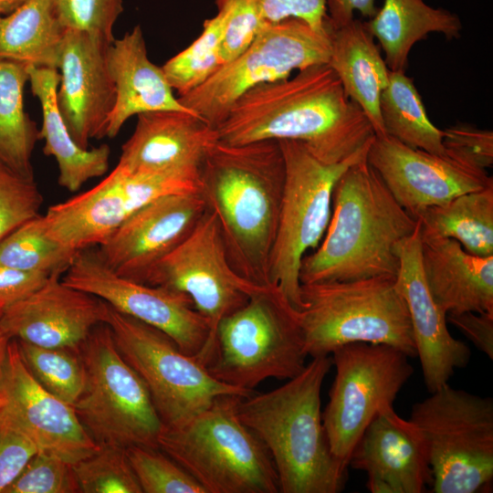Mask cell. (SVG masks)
Listing matches in <instances>:
<instances>
[{"instance_id": "cell-25", "label": "cell", "mask_w": 493, "mask_h": 493, "mask_svg": "<svg viewBox=\"0 0 493 493\" xmlns=\"http://www.w3.org/2000/svg\"><path fill=\"white\" fill-rule=\"evenodd\" d=\"M116 98L105 137L114 138L132 116L159 110L193 112L174 96L162 67L148 58L141 26L114 39L106 51Z\"/></svg>"}, {"instance_id": "cell-22", "label": "cell", "mask_w": 493, "mask_h": 493, "mask_svg": "<svg viewBox=\"0 0 493 493\" xmlns=\"http://www.w3.org/2000/svg\"><path fill=\"white\" fill-rule=\"evenodd\" d=\"M400 260L395 285L404 298L411 319L416 357L429 393L445 384L455 371L470 360L469 347L448 330L446 314L434 300L421 264L420 224L394 248Z\"/></svg>"}, {"instance_id": "cell-7", "label": "cell", "mask_w": 493, "mask_h": 493, "mask_svg": "<svg viewBox=\"0 0 493 493\" xmlns=\"http://www.w3.org/2000/svg\"><path fill=\"white\" fill-rule=\"evenodd\" d=\"M307 356L299 310L275 288L265 287L219 321L204 366L217 381L255 392L267 378L297 376Z\"/></svg>"}, {"instance_id": "cell-32", "label": "cell", "mask_w": 493, "mask_h": 493, "mask_svg": "<svg viewBox=\"0 0 493 493\" xmlns=\"http://www.w3.org/2000/svg\"><path fill=\"white\" fill-rule=\"evenodd\" d=\"M28 66L0 59V162L19 175L35 180L32 155L39 129L24 109Z\"/></svg>"}, {"instance_id": "cell-38", "label": "cell", "mask_w": 493, "mask_h": 493, "mask_svg": "<svg viewBox=\"0 0 493 493\" xmlns=\"http://www.w3.org/2000/svg\"><path fill=\"white\" fill-rule=\"evenodd\" d=\"M126 452L142 493H206L193 476L160 448L131 446Z\"/></svg>"}, {"instance_id": "cell-13", "label": "cell", "mask_w": 493, "mask_h": 493, "mask_svg": "<svg viewBox=\"0 0 493 493\" xmlns=\"http://www.w3.org/2000/svg\"><path fill=\"white\" fill-rule=\"evenodd\" d=\"M330 355L336 374L322 422L332 454L348 467L363 431L383 409L393 405L414 368L406 353L386 344L352 342Z\"/></svg>"}, {"instance_id": "cell-15", "label": "cell", "mask_w": 493, "mask_h": 493, "mask_svg": "<svg viewBox=\"0 0 493 493\" xmlns=\"http://www.w3.org/2000/svg\"><path fill=\"white\" fill-rule=\"evenodd\" d=\"M200 192V180L159 173H131L120 165L99 184L42 215L47 233L73 250L102 243L131 215L152 200Z\"/></svg>"}, {"instance_id": "cell-40", "label": "cell", "mask_w": 493, "mask_h": 493, "mask_svg": "<svg viewBox=\"0 0 493 493\" xmlns=\"http://www.w3.org/2000/svg\"><path fill=\"white\" fill-rule=\"evenodd\" d=\"M43 196L35 180L0 162V241L23 223L39 215Z\"/></svg>"}, {"instance_id": "cell-50", "label": "cell", "mask_w": 493, "mask_h": 493, "mask_svg": "<svg viewBox=\"0 0 493 493\" xmlns=\"http://www.w3.org/2000/svg\"><path fill=\"white\" fill-rule=\"evenodd\" d=\"M28 0H0V16L7 15Z\"/></svg>"}, {"instance_id": "cell-27", "label": "cell", "mask_w": 493, "mask_h": 493, "mask_svg": "<svg viewBox=\"0 0 493 493\" xmlns=\"http://www.w3.org/2000/svg\"><path fill=\"white\" fill-rule=\"evenodd\" d=\"M28 74L32 94L42 110L39 138L45 142L43 152L57 161L58 184L69 192H77L89 180L107 173L110 149L107 144L84 149L74 141L58 107V69L28 66Z\"/></svg>"}, {"instance_id": "cell-42", "label": "cell", "mask_w": 493, "mask_h": 493, "mask_svg": "<svg viewBox=\"0 0 493 493\" xmlns=\"http://www.w3.org/2000/svg\"><path fill=\"white\" fill-rule=\"evenodd\" d=\"M215 3L226 10L220 48L225 65L251 45L267 21L257 0H215Z\"/></svg>"}, {"instance_id": "cell-33", "label": "cell", "mask_w": 493, "mask_h": 493, "mask_svg": "<svg viewBox=\"0 0 493 493\" xmlns=\"http://www.w3.org/2000/svg\"><path fill=\"white\" fill-rule=\"evenodd\" d=\"M385 134L402 143L431 153L446 155L444 131L429 120L413 79L403 71H391L380 97Z\"/></svg>"}, {"instance_id": "cell-35", "label": "cell", "mask_w": 493, "mask_h": 493, "mask_svg": "<svg viewBox=\"0 0 493 493\" xmlns=\"http://www.w3.org/2000/svg\"><path fill=\"white\" fill-rule=\"evenodd\" d=\"M216 5L217 14L204 22L200 36L162 67L178 97L197 89L224 65L220 48L226 10L222 5Z\"/></svg>"}, {"instance_id": "cell-36", "label": "cell", "mask_w": 493, "mask_h": 493, "mask_svg": "<svg viewBox=\"0 0 493 493\" xmlns=\"http://www.w3.org/2000/svg\"><path fill=\"white\" fill-rule=\"evenodd\" d=\"M16 341L20 357L33 378L47 392L74 405L85 384L79 351Z\"/></svg>"}, {"instance_id": "cell-26", "label": "cell", "mask_w": 493, "mask_h": 493, "mask_svg": "<svg viewBox=\"0 0 493 493\" xmlns=\"http://www.w3.org/2000/svg\"><path fill=\"white\" fill-rule=\"evenodd\" d=\"M420 241L427 287L446 314L493 311V256L470 254L455 239L421 229Z\"/></svg>"}, {"instance_id": "cell-24", "label": "cell", "mask_w": 493, "mask_h": 493, "mask_svg": "<svg viewBox=\"0 0 493 493\" xmlns=\"http://www.w3.org/2000/svg\"><path fill=\"white\" fill-rule=\"evenodd\" d=\"M348 467L367 474L372 493H423L433 483L419 429L393 406L383 409L365 428Z\"/></svg>"}, {"instance_id": "cell-19", "label": "cell", "mask_w": 493, "mask_h": 493, "mask_svg": "<svg viewBox=\"0 0 493 493\" xmlns=\"http://www.w3.org/2000/svg\"><path fill=\"white\" fill-rule=\"evenodd\" d=\"M0 390L5 398L3 410L38 451L74 464L97 449L73 405L47 392L29 373L14 339L9 343Z\"/></svg>"}, {"instance_id": "cell-11", "label": "cell", "mask_w": 493, "mask_h": 493, "mask_svg": "<svg viewBox=\"0 0 493 493\" xmlns=\"http://www.w3.org/2000/svg\"><path fill=\"white\" fill-rule=\"evenodd\" d=\"M105 323L123 359L146 384L164 427L182 425L219 395L255 393L217 381L167 334L110 305Z\"/></svg>"}, {"instance_id": "cell-20", "label": "cell", "mask_w": 493, "mask_h": 493, "mask_svg": "<svg viewBox=\"0 0 493 493\" xmlns=\"http://www.w3.org/2000/svg\"><path fill=\"white\" fill-rule=\"evenodd\" d=\"M110 45L67 29L61 47L58 107L72 138L84 149L90 140L105 137L115 104V84L106 59Z\"/></svg>"}, {"instance_id": "cell-2", "label": "cell", "mask_w": 493, "mask_h": 493, "mask_svg": "<svg viewBox=\"0 0 493 493\" xmlns=\"http://www.w3.org/2000/svg\"><path fill=\"white\" fill-rule=\"evenodd\" d=\"M278 141L240 145L218 142L200 173V194L216 216L232 267L244 278L268 287L285 184Z\"/></svg>"}, {"instance_id": "cell-51", "label": "cell", "mask_w": 493, "mask_h": 493, "mask_svg": "<svg viewBox=\"0 0 493 493\" xmlns=\"http://www.w3.org/2000/svg\"><path fill=\"white\" fill-rule=\"evenodd\" d=\"M4 404H5V398H4V395H3V393H2V392L0 390V411L4 406Z\"/></svg>"}, {"instance_id": "cell-12", "label": "cell", "mask_w": 493, "mask_h": 493, "mask_svg": "<svg viewBox=\"0 0 493 493\" xmlns=\"http://www.w3.org/2000/svg\"><path fill=\"white\" fill-rule=\"evenodd\" d=\"M331 30L318 32L298 18L265 22L241 55L197 89L177 98L216 129L236 100L249 89L287 79L294 70L327 64Z\"/></svg>"}, {"instance_id": "cell-49", "label": "cell", "mask_w": 493, "mask_h": 493, "mask_svg": "<svg viewBox=\"0 0 493 493\" xmlns=\"http://www.w3.org/2000/svg\"><path fill=\"white\" fill-rule=\"evenodd\" d=\"M10 341L11 339L7 336L0 325V383L4 374Z\"/></svg>"}, {"instance_id": "cell-8", "label": "cell", "mask_w": 493, "mask_h": 493, "mask_svg": "<svg viewBox=\"0 0 493 493\" xmlns=\"http://www.w3.org/2000/svg\"><path fill=\"white\" fill-rule=\"evenodd\" d=\"M415 403L435 493H475L493 479V400L448 383Z\"/></svg>"}, {"instance_id": "cell-46", "label": "cell", "mask_w": 493, "mask_h": 493, "mask_svg": "<svg viewBox=\"0 0 493 493\" xmlns=\"http://www.w3.org/2000/svg\"><path fill=\"white\" fill-rule=\"evenodd\" d=\"M50 276L45 272L0 266V316L40 288Z\"/></svg>"}, {"instance_id": "cell-39", "label": "cell", "mask_w": 493, "mask_h": 493, "mask_svg": "<svg viewBox=\"0 0 493 493\" xmlns=\"http://www.w3.org/2000/svg\"><path fill=\"white\" fill-rule=\"evenodd\" d=\"M66 29L88 33L106 44L115 39L114 26L123 12V0H53Z\"/></svg>"}, {"instance_id": "cell-4", "label": "cell", "mask_w": 493, "mask_h": 493, "mask_svg": "<svg viewBox=\"0 0 493 493\" xmlns=\"http://www.w3.org/2000/svg\"><path fill=\"white\" fill-rule=\"evenodd\" d=\"M330 355L313 357L292 379L264 393L240 397L239 419L267 449L282 493H338L348 467L332 454L322 422L320 391Z\"/></svg>"}, {"instance_id": "cell-18", "label": "cell", "mask_w": 493, "mask_h": 493, "mask_svg": "<svg viewBox=\"0 0 493 493\" xmlns=\"http://www.w3.org/2000/svg\"><path fill=\"white\" fill-rule=\"evenodd\" d=\"M205 210L198 192L160 196L131 215L96 250L116 274L145 283L153 266L192 232Z\"/></svg>"}, {"instance_id": "cell-48", "label": "cell", "mask_w": 493, "mask_h": 493, "mask_svg": "<svg viewBox=\"0 0 493 493\" xmlns=\"http://www.w3.org/2000/svg\"><path fill=\"white\" fill-rule=\"evenodd\" d=\"M328 22L332 29L345 26L353 20V14L372 18L377 12L374 0H326Z\"/></svg>"}, {"instance_id": "cell-21", "label": "cell", "mask_w": 493, "mask_h": 493, "mask_svg": "<svg viewBox=\"0 0 493 493\" xmlns=\"http://www.w3.org/2000/svg\"><path fill=\"white\" fill-rule=\"evenodd\" d=\"M108 304L94 295L67 285L60 275L0 316L10 339L37 346L79 351L92 330L105 322Z\"/></svg>"}, {"instance_id": "cell-1", "label": "cell", "mask_w": 493, "mask_h": 493, "mask_svg": "<svg viewBox=\"0 0 493 493\" xmlns=\"http://www.w3.org/2000/svg\"><path fill=\"white\" fill-rule=\"evenodd\" d=\"M221 142H301L328 164L343 162L369 146L374 131L328 64L294 77L263 83L238 98L215 129Z\"/></svg>"}, {"instance_id": "cell-30", "label": "cell", "mask_w": 493, "mask_h": 493, "mask_svg": "<svg viewBox=\"0 0 493 493\" xmlns=\"http://www.w3.org/2000/svg\"><path fill=\"white\" fill-rule=\"evenodd\" d=\"M66 31L53 0H28L0 16V59L58 69Z\"/></svg>"}, {"instance_id": "cell-17", "label": "cell", "mask_w": 493, "mask_h": 493, "mask_svg": "<svg viewBox=\"0 0 493 493\" xmlns=\"http://www.w3.org/2000/svg\"><path fill=\"white\" fill-rule=\"evenodd\" d=\"M396 202L414 219L429 207L493 185L483 170L453 156L409 147L396 139L375 135L367 152Z\"/></svg>"}, {"instance_id": "cell-31", "label": "cell", "mask_w": 493, "mask_h": 493, "mask_svg": "<svg viewBox=\"0 0 493 493\" xmlns=\"http://www.w3.org/2000/svg\"><path fill=\"white\" fill-rule=\"evenodd\" d=\"M418 221L424 233L455 239L476 256H493V185L429 207Z\"/></svg>"}, {"instance_id": "cell-5", "label": "cell", "mask_w": 493, "mask_h": 493, "mask_svg": "<svg viewBox=\"0 0 493 493\" xmlns=\"http://www.w3.org/2000/svg\"><path fill=\"white\" fill-rule=\"evenodd\" d=\"M240 397L219 395L182 425L163 426L158 448L206 493H278V474L267 449L237 415Z\"/></svg>"}, {"instance_id": "cell-47", "label": "cell", "mask_w": 493, "mask_h": 493, "mask_svg": "<svg viewBox=\"0 0 493 493\" xmlns=\"http://www.w3.org/2000/svg\"><path fill=\"white\" fill-rule=\"evenodd\" d=\"M446 320L456 327L480 351L493 359V311L448 313Z\"/></svg>"}, {"instance_id": "cell-34", "label": "cell", "mask_w": 493, "mask_h": 493, "mask_svg": "<svg viewBox=\"0 0 493 493\" xmlns=\"http://www.w3.org/2000/svg\"><path fill=\"white\" fill-rule=\"evenodd\" d=\"M76 254L47 233L42 215L23 223L0 241V266L23 270L61 275Z\"/></svg>"}, {"instance_id": "cell-29", "label": "cell", "mask_w": 493, "mask_h": 493, "mask_svg": "<svg viewBox=\"0 0 493 493\" xmlns=\"http://www.w3.org/2000/svg\"><path fill=\"white\" fill-rule=\"evenodd\" d=\"M384 52L391 71L404 72L413 46L433 32L448 39L458 38L462 30L459 17L443 8H435L425 0H384L376 14L364 22Z\"/></svg>"}, {"instance_id": "cell-28", "label": "cell", "mask_w": 493, "mask_h": 493, "mask_svg": "<svg viewBox=\"0 0 493 493\" xmlns=\"http://www.w3.org/2000/svg\"><path fill=\"white\" fill-rule=\"evenodd\" d=\"M327 64L340 79L348 98L362 110L375 135H386L380 113V97L388 84L390 69L364 23L353 19L331 30Z\"/></svg>"}, {"instance_id": "cell-6", "label": "cell", "mask_w": 493, "mask_h": 493, "mask_svg": "<svg viewBox=\"0 0 493 493\" xmlns=\"http://www.w3.org/2000/svg\"><path fill=\"white\" fill-rule=\"evenodd\" d=\"M299 311L308 356L330 355L345 344L395 347L416 357L410 314L395 278L301 284Z\"/></svg>"}, {"instance_id": "cell-45", "label": "cell", "mask_w": 493, "mask_h": 493, "mask_svg": "<svg viewBox=\"0 0 493 493\" xmlns=\"http://www.w3.org/2000/svg\"><path fill=\"white\" fill-rule=\"evenodd\" d=\"M267 22L288 18L303 20L318 32L332 28L328 22L326 0H257Z\"/></svg>"}, {"instance_id": "cell-3", "label": "cell", "mask_w": 493, "mask_h": 493, "mask_svg": "<svg viewBox=\"0 0 493 493\" xmlns=\"http://www.w3.org/2000/svg\"><path fill=\"white\" fill-rule=\"evenodd\" d=\"M417 226L366 157L337 180L330 223L321 244L301 260L300 284L395 278V246Z\"/></svg>"}, {"instance_id": "cell-14", "label": "cell", "mask_w": 493, "mask_h": 493, "mask_svg": "<svg viewBox=\"0 0 493 493\" xmlns=\"http://www.w3.org/2000/svg\"><path fill=\"white\" fill-rule=\"evenodd\" d=\"M145 284L187 295L207 320L210 336L195 358L203 365L212 351L219 321L265 288L244 278L232 267L216 216L208 208L192 232L153 266Z\"/></svg>"}, {"instance_id": "cell-10", "label": "cell", "mask_w": 493, "mask_h": 493, "mask_svg": "<svg viewBox=\"0 0 493 493\" xmlns=\"http://www.w3.org/2000/svg\"><path fill=\"white\" fill-rule=\"evenodd\" d=\"M79 352L85 384L73 407L94 442L158 447L163 425L146 384L120 353L110 327L97 325Z\"/></svg>"}, {"instance_id": "cell-43", "label": "cell", "mask_w": 493, "mask_h": 493, "mask_svg": "<svg viewBox=\"0 0 493 493\" xmlns=\"http://www.w3.org/2000/svg\"><path fill=\"white\" fill-rule=\"evenodd\" d=\"M37 451L33 440L2 408L0 411V493H4Z\"/></svg>"}, {"instance_id": "cell-37", "label": "cell", "mask_w": 493, "mask_h": 493, "mask_svg": "<svg viewBox=\"0 0 493 493\" xmlns=\"http://www.w3.org/2000/svg\"><path fill=\"white\" fill-rule=\"evenodd\" d=\"M72 468L81 493H142L124 447L98 445Z\"/></svg>"}, {"instance_id": "cell-44", "label": "cell", "mask_w": 493, "mask_h": 493, "mask_svg": "<svg viewBox=\"0 0 493 493\" xmlns=\"http://www.w3.org/2000/svg\"><path fill=\"white\" fill-rule=\"evenodd\" d=\"M443 131V145L448 155L483 170L492 166V131L457 125Z\"/></svg>"}, {"instance_id": "cell-23", "label": "cell", "mask_w": 493, "mask_h": 493, "mask_svg": "<svg viewBox=\"0 0 493 493\" xmlns=\"http://www.w3.org/2000/svg\"><path fill=\"white\" fill-rule=\"evenodd\" d=\"M218 142L215 129L195 113H142L121 147L118 165L131 173H159L200 180L204 162Z\"/></svg>"}, {"instance_id": "cell-9", "label": "cell", "mask_w": 493, "mask_h": 493, "mask_svg": "<svg viewBox=\"0 0 493 493\" xmlns=\"http://www.w3.org/2000/svg\"><path fill=\"white\" fill-rule=\"evenodd\" d=\"M278 142L286 173L268 278L270 287L300 311L304 308L299 281L301 260L309 249L318 247L325 235L337 180L351 165L367 157L371 144L343 162L328 164L317 159L301 142L288 140Z\"/></svg>"}, {"instance_id": "cell-16", "label": "cell", "mask_w": 493, "mask_h": 493, "mask_svg": "<svg viewBox=\"0 0 493 493\" xmlns=\"http://www.w3.org/2000/svg\"><path fill=\"white\" fill-rule=\"evenodd\" d=\"M61 279L117 311L162 330L185 354L196 358L209 339V324L187 295L116 274L95 248L78 251Z\"/></svg>"}, {"instance_id": "cell-41", "label": "cell", "mask_w": 493, "mask_h": 493, "mask_svg": "<svg viewBox=\"0 0 493 493\" xmlns=\"http://www.w3.org/2000/svg\"><path fill=\"white\" fill-rule=\"evenodd\" d=\"M79 492L72 464L37 451L4 493H76Z\"/></svg>"}]
</instances>
